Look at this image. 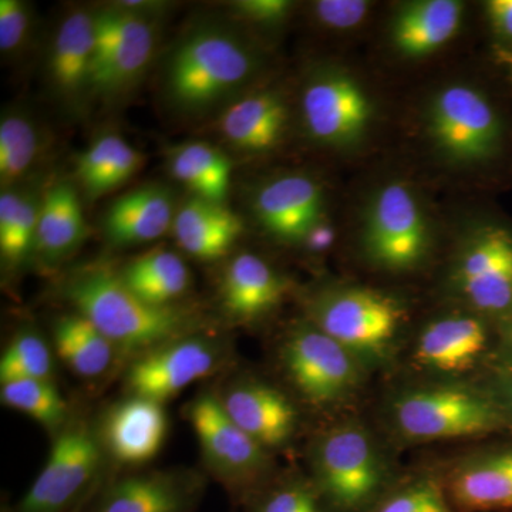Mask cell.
I'll return each mask as SVG.
<instances>
[{"instance_id":"cell-1","label":"cell","mask_w":512,"mask_h":512,"mask_svg":"<svg viewBox=\"0 0 512 512\" xmlns=\"http://www.w3.org/2000/svg\"><path fill=\"white\" fill-rule=\"evenodd\" d=\"M224 15L190 20L161 59L158 97L177 120L214 119L252 90L264 66L261 50Z\"/></svg>"},{"instance_id":"cell-2","label":"cell","mask_w":512,"mask_h":512,"mask_svg":"<svg viewBox=\"0 0 512 512\" xmlns=\"http://www.w3.org/2000/svg\"><path fill=\"white\" fill-rule=\"evenodd\" d=\"M60 295L133 359L190 333L207 330L204 313L187 305L156 306L138 298L109 264L93 262L64 276Z\"/></svg>"},{"instance_id":"cell-3","label":"cell","mask_w":512,"mask_h":512,"mask_svg":"<svg viewBox=\"0 0 512 512\" xmlns=\"http://www.w3.org/2000/svg\"><path fill=\"white\" fill-rule=\"evenodd\" d=\"M306 473L333 512L372 511L403 476L383 437L349 416L313 436Z\"/></svg>"},{"instance_id":"cell-4","label":"cell","mask_w":512,"mask_h":512,"mask_svg":"<svg viewBox=\"0 0 512 512\" xmlns=\"http://www.w3.org/2000/svg\"><path fill=\"white\" fill-rule=\"evenodd\" d=\"M384 427L407 446L507 434L497 406L480 380H421L394 392Z\"/></svg>"},{"instance_id":"cell-5","label":"cell","mask_w":512,"mask_h":512,"mask_svg":"<svg viewBox=\"0 0 512 512\" xmlns=\"http://www.w3.org/2000/svg\"><path fill=\"white\" fill-rule=\"evenodd\" d=\"M303 318L352 353L370 373L392 365L399 355L407 312L387 293L336 286L309 296Z\"/></svg>"},{"instance_id":"cell-6","label":"cell","mask_w":512,"mask_h":512,"mask_svg":"<svg viewBox=\"0 0 512 512\" xmlns=\"http://www.w3.org/2000/svg\"><path fill=\"white\" fill-rule=\"evenodd\" d=\"M278 362L296 402L318 413L348 409L369 375L352 353L305 318L286 330Z\"/></svg>"},{"instance_id":"cell-7","label":"cell","mask_w":512,"mask_h":512,"mask_svg":"<svg viewBox=\"0 0 512 512\" xmlns=\"http://www.w3.org/2000/svg\"><path fill=\"white\" fill-rule=\"evenodd\" d=\"M184 417L200 444L204 473L217 481L235 504L244 503L278 473L274 454L228 416L214 389L185 404Z\"/></svg>"},{"instance_id":"cell-8","label":"cell","mask_w":512,"mask_h":512,"mask_svg":"<svg viewBox=\"0 0 512 512\" xmlns=\"http://www.w3.org/2000/svg\"><path fill=\"white\" fill-rule=\"evenodd\" d=\"M96 426L86 417L69 420L25 494L6 512H80L107 476Z\"/></svg>"},{"instance_id":"cell-9","label":"cell","mask_w":512,"mask_h":512,"mask_svg":"<svg viewBox=\"0 0 512 512\" xmlns=\"http://www.w3.org/2000/svg\"><path fill=\"white\" fill-rule=\"evenodd\" d=\"M231 348L221 335L200 330L170 340L130 359L124 373L127 396L163 403L191 384L222 372Z\"/></svg>"},{"instance_id":"cell-10","label":"cell","mask_w":512,"mask_h":512,"mask_svg":"<svg viewBox=\"0 0 512 512\" xmlns=\"http://www.w3.org/2000/svg\"><path fill=\"white\" fill-rule=\"evenodd\" d=\"M495 323L468 311L431 319L410 350V362L423 380H473L491 362Z\"/></svg>"},{"instance_id":"cell-11","label":"cell","mask_w":512,"mask_h":512,"mask_svg":"<svg viewBox=\"0 0 512 512\" xmlns=\"http://www.w3.org/2000/svg\"><path fill=\"white\" fill-rule=\"evenodd\" d=\"M94 49V6L66 10L49 37L43 77L50 97L67 116H83L93 106Z\"/></svg>"},{"instance_id":"cell-12","label":"cell","mask_w":512,"mask_h":512,"mask_svg":"<svg viewBox=\"0 0 512 512\" xmlns=\"http://www.w3.org/2000/svg\"><path fill=\"white\" fill-rule=\"evenodd\" d=\"M429 241L426 218L412 190L403 183L380 188L363 232L367 258L386 271H410L423 261Z\"/></svg>"},{"instance_id":"cell-13","label":"cell","mask_w":512,"mask_h":512,"mask_svg":"<svg viewBox=\"0 0 512 512\" xmlns=\"http://www.w3.org/2000/svg\"><path fill=\"white\" fill-rule=\"evenodd\" d=\"M208 477L194 468H141L114 474L80 512H198Z\"/></svg>"},{"instance_id":"cell-14","label":"cell","mask_w":512,"mask_h":512,"mask_svg":"<svg viewBox=\"0 0 512 512\" xmlns=\"http://www.w3.org/2000/svg\"><path fill=\"white\" fill-rule=\"evenodd\" d=\"M468 311L500 322L512 316V232L485 227L468 239L451 274Z\"/></svg>"},{"instance_id":"cell-15","label":"cell","mask_w":512,"mask_h":512,"mask_svg":"<svg viewBox=\"0 0 512 512\" xmlns=\"http://www.w3.org/2000/svg\"><path fill=\"white\" fill-rule=\"evenodd\" d=\"M460 512H512V434L478 441L434 468Z\"/></svg>"},{"instance_id":"cell-16","label":"cell","mask_w":512,"mask_h":512,"mask_svg":"<svg viewBox=\"0 0 512 512\" xmlns=\"http://www.w3.org/2000/svg\"><path fill=\"white\" fill-rule=\"evenodd\" d=\"M430 133L448 157L464 163L488 160L501 143V124L484 94L451 84L431 101Z\"/></svg>"},{"instance_id":"cell-17","label":"cell","mask_w":512,"mask_h":512,"mask_svg":"<svg viewBox=\"0 0 512 512\" xmlns=\"http://www.w3.org/2000/svg\"><path fill=\"white\" fill-rule=\"evenodd\" d=\"M299 111L306 134L325 147H348L365 134L372 117L366 93L346 73L320 70L302 86Z\"/></svg>"},{"instance_id":"cell-18","label":"cell","mask_w":512,"mask_h":512,"mask_svg":"<svg viewBox=\"0 0 512 512\" xmlns=\"http://www.w3.org/2000/svg\"><path fill=\"white\" fill-rule=\"evenodd\" d=\"M215 392L228 416L269 453L292 446L301 429L292 394L255 376L235 377Z\"/></svg>"},{"instance_id":"cell-19","label":"cell","mask_w":512,"mask_h":512,"mask_svg":"<svg viewBox=\"0 0 512 512\" xmlns=\"http://www.w3.org/2000/svg\"><path fill=\"white\" fill-rule=\"evenodd\" d=\"M94 426L107 463L116 464L119 473L147 468L170 429L163 403L127 394L104 410Z\"/></svg>"},{"instance_id":"cell-20","label":"cell","mask_w":512,"mask_h":512,"mask_svg":"<svg viewBox=\"0 0 512 512\" xmlns=\"http://www.w3.org/2000/svg\"><path fill=\"white\" fill-rule=\"evenodd\" d=\"M110 3L120 12L119 36L93 83V104L104 106L120 103L143 82L156 59L163 23V19L127 12Z\"/></svg>"},{"instance_id":"cell-21","label":"cell","mask_w":512,"mask_h":512,"mask_svg":"<svg viewBox=\"0 0 512 512\" xmlns=\"http://www.w3.org/2000/svg\"><path fill=\"white\" fill-rule=\"evenodd\" d=\"M252 212L262 229L285 244H303L322 222L323 190L311 175L281 174L252 195Z\"/></svg>"},{"instance_id":"cell-22","label":"cell","mask_w":512,"mask_h":512,"mask_svg":"<svg viewBox=\"0 0 512 512\" xmlns=\"http://www.w3.org/2000/svg\"><path fill=\"white\" fill-rule=\"evenodd\" d=\"M289 117L284 94L274 89H252L224 107L211 120V127L229 150L265 154L281 146Z\"/></svg>"},{"instance_id":"cell-23","label":"cell","mask_w":512,"mask_h":512,"mask_svg":"<svg viewBox=\"0 0 512 512\" xmlns=\"http://www.w3.org/2000/svg\"><path fill=\"white\" fill-rule=\"evenodd\" d=\"M289 282L254 252L232 255L218 279L217 299L222 315L237 325H251L271 315L285 301Z\"/></svg>"},{"instance_id":"cell-24","label":"cell","mask_w":512,"mask_h":512,"mask_svg":"<svg viewBox=\"0 0 512 512\" xmlns=\"http://www.w3.org/2000/svg\"><path fill=\"white\" fill-rule=\"evenodd\" d=\"M83 195L67 177L43 185L33 264L53 272L73 258L89 237Z\"/></svg>"},{"instance_id":"cell-25","label":"cell","mask_w":512,"mask_h":512,"mask_svg":"<svg viewBox=\"0 0 512 512\" xmlns=\"http://www.w3.org/2000/svg\"><path fill=\"white\" fill-rule=\"evenodd\" d=\"M178 205L173 190L161 183H146L124 192L104 212V238L119 248L157 241L173 231Z\"/></svg>"},{"instance_id":"cell-26","label":"cell","mask_w":512,"mask_h":512,"mask_svg":"<svg viewBox=\"0 0 512 512\" xmlns=\"http://www.w3.org/2000/svg\"><path fill=\"white\" fill-rule=\"evenodd\" d=\"M244 229L242 218L227 204L188 195L178 205L171 234L183 254L215 262L231 255Z\"/></svg>"},{"instance_id":"cell-27","label":"cell","mask_w":512,"mask_h":512,"mask_svg":"<svg viewBox=\"0 0 512 512\" xmlns=\"http://www.w3.org/2000/svg\"><path fill=\"white\" fill-rule=\"evenodd\" d=\"M146 157L114 131H104L74 160V180L87 201H96L126 185L144 167Z\"/></svg>"},{"instance_id":"cell-28","label":"cell","mask_w":512,"mask_h":512,"mask_svg":"<svg viewBox=\"0 0 512 512\" xmlns=\"http://www.w3.org/2000/svg\"><path fill=\"white\" fill-rule=\"evenodd\" d=\"M43 185L0 190V264L5 279L18 278L35 259L37 220Z\"/></svg>"},{"instance_id":"cell-29","label":"cell","mask_w":512,"mask_h":512,"mask_svg":"<svg viewBox=\"0 0 512 512\" xmlns=\"http://www.w3.org/2000/svg\"><path fill=\"white\" fill-rule=\"evenodd\" d=\"M165 167L190 197L227 204L234 163L218 144L191 140L168 147Z\"/></svg>"},{"instance_id":"cell-30","label":"cell","mask_w":512,"mask_h":512,"mask_svg":"<svg viewBox=\"0 0 512 512\" xmlns=\"http://www.w3.org/2000/svg\"><path fill=\"white\" fill-rule=\"evenodd\" d=\"M47 144L42 124L28 107H5L0 117V188L33 181Z\"/></svg>"},{"instance_id":"cell-31","label":"cell","mask_w":512,"mask_h":512,"mask_svg":"<svg viewBox=\"0 0 512 512\" xmlns=\"http://www.w3.org/2000/svg\"><path fill=\"white\" fill-rule=\"evenodd\" d=\"M117 271L127 288L151 305H184L181 301L191 291L190 268L173 249H148Z\"/></svg>"},{"instance_id":"cell-32","label":"cell","mask_w":512,"mask_h":512,"mask_svg":"<svg viewBox=\"0 0 512 512\" xmlns=\"http://www.w3.org/2000/svg\"><path fill=\"white\" fill-rule=\"evenodd\" d=\"M463 3L456 0H423L400 10L393 23L394 46L403 55L421 57L450 42L463 19Z\"/></svg>"},{"instance_id":"cell-33","label":"cell","mask_w":512,"mask_h":512,"mask_svg":"<svg viewBox=\"0 0 512 512\" xmlns=\"http://www.w3.org/2000/svg\"><path fill=\"white\" fill-rule=\"evenodd\" d=\"M52 339L56 356L82 379L94 380L106 375L121 355L97 326L74 311L53 322Z\"/></svg>"},{"instance_id":"cell-34","label":"cell","mask_w":512,"mask_h":512,"mask_svg":"<svg viewBox=\"0 0 512 512\" xmlns=\"http://www.w3.org/2000/svg\"><path fill=\"white\" fill-rule=\"evenodd\" d=\"M239 507L244 512H333L308 473L278 471Z\"/></svg>"},{"instance_id":"cell-35","label":"cell","mask_w":512,"mask_h":512,"mask_svg":"<svg viewBox=\"0 0 512 512\" xmlns=\"http://www.w3.org/2000/svg\"><path fill=\"white\" fill-rule=\"evenodd\" d=\"M3 406L26 414L56 436L72 419L70 407L55 380L22 379L0 383Z\"/></svg>"},{"instance_id":"cell-36","label":"cell","mask_w":512,"mask_h":512,"mask_svg":"<svg viewBox=\"0 0 512 512\" xmlns=\"http://www.w3.org/2000/svg\"><path fill=\"white\" fill-rule=\"evenodd\" d=\"M55 377V355L52 346L33 326L25 325L10 338L0 359V383L10 380Z\"/></svg>"},{"instance_id":"cell-37","label":"cell","mask_w":512,"mask_h":512,"mask_svg":"<svg viewBox=\"0 0 512 512\" xmlns=\"http://www.w3.org/2000/svg\"><path fill=\"white\" fill-rule=\"evenodd\" d=\"M370 512H460L434 468L403 474Z\"/></svg>"},{"instance_id":"cell-38","label":"cell","mask_w":512,"mask_h":512,"mask_svg":"<svg viewBox=\"0 0 512 512\" xmlns=\"http://www.w3.org/2000/svg\"><path fill=\"white\" fill-rule=\"evenodd\" d=\"M35 6L26 0H0V53L6 62L18 63L35 42Z\"/></svg>"},{"instance_id":"cell-39","label":"cell","mask_w":512,"mask_h":512,"mask_svg":"<svg viewBox=\"0 0 512 512\" xmlns=\"http://www.w3.org/2000/svg\"><path fill=\"white\" fill-rule=\"evenodd\" d=\"M225 16L242 28L272 29L291 18L295 3L289 0H235L222 3Z\"/></svg>"},{"instance_id":"cell-40","label":"cell","mask_w":512,"mask_h":512,"mask_svg":"<svg viewBox=\"0 0 512 512\" xmlns=\"http://www.w3.org/2000/svg\"><path fill=\"white\" fill-rule=\"evenodd\" d=\"M369 8V2L363 0H319L313 3L312 12L323 28L348 30L365 20Z\"/></svg>"},{"instance_id":"cell-41","label":"cell","mask_w":512,"mask_h":512,"mask_svg":"<svg viewBox=\"0 0 512 512\" xmlns=\"http://www.w3.org/2000/svg\"><path fill=\"white\" fill-rule=\"evenodd\" d=\"M477 379L497 406L507 434H512V367L490 363Z\"/></svg>"},{"instance_id":"cell-42","label":"cell","mask_w":512,"mask_h":512,"mask_svg":"<svg viewBox=\"0 0 512 512\" xmlns=\"http://www.w3.org/2000/svg\"><path fill=\"white\" fill-rule=\"evenodd\" d=\"M490 363L512 367V316L495 323V348Z\"/></svg>"},{"instance_id":"cell-43","label":"cell","mask_w":512,"mask_h":512,"mask_svg":"<svg viewBox=\"0 0 512 512\" xmlns=\"http://www.w3.org/2000/svg\"><path fill=\"white\" fill-rule=\"evenodd\" d=\"M487 15L498 35L512 40V0H491Z\"/></svg>"},{"instance_id":"cell-44","label":"cell","mask_w":512,"mask_h":512,"mask_svg":"<svg viewBox=\"0 0 512 512\" xmlns=\"http://www.w3.org/2000/svg\"><path fill=\"white\" fill-rule=\"evenodd\" d=\"M113 3L117 8L127 12L158 19H164L168 12L175 8V3L164 2V0H117Z\"/></svg>"},{"instance_id":"cell-45","label":"cell","mask_w":512,"mask_h":512,"mask_svg":"<svg viewBox=\"0 0 512 512\" xmlns=\"http://www.w3.org/2000/svg\"><path fill=\"white\" fill-rule=\"evenodd\" d=\"M333 232L332 229L323 225L322 222L316 225L315 228L312 229L311 234L308 235V238L303 241V247L311 251L312 254L315 252H323L326 251V248L330 247L332 244Z\"/></svg>"},{"instance_id":"cell-46","label":"cell","mask_w":512,"mask_h":512,"mask_svg":"<svg viewBox=\"0 0 512 512\" xmlns=\"http://www.w3.org/2000/svg\"><path fill=\"white\" fill-rule=\"evenodd\" d=\"M501 59H503V63L507 66L508 72H510L511 80H512V53L503 52L501 53Z\"/></svg>"}]
</instances>
